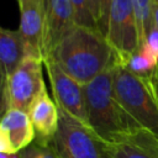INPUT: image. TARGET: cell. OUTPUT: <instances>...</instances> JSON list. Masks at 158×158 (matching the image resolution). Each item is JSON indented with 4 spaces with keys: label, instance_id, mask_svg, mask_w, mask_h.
<instances>
[{
    "label": "cell",
    "instance_id": "cell-7",
    "mask_svg": "<svg viewBox=\"0 0 158 158\" xmlns=\"http://www.w3.org/2000/svg\"><path fill=\"white\" fill-rule=\"evenodd\" d=\"M43 64L49 78L57 106L83 123L88 125L84 85L67 74L53 59L47 57L43 59Z\"/></svg>",
    "mask_w": 158,
    "mask_h": 158
},
{
    "label": "cell",
    "instance_id": "cell-25",
    "mask_svg": "<svg viewBox=\"0 0 158 158\" xmlns=\"http://www.w3.org/2000/svg\"><path fill=\"white\" fill-rule=\"evenodd\" d=\"M43 5H44V9H46V12H47V9H48V5H49V0H43Z\"/></svg>",
    "mask_w": 158,
    "mask_h": 158
},
{
    "label": "cell",
    "instance_id": "cell-21",
    "mask_svg": "<svg viewBox=\"0 0 158 158\" xmlns=\"http://www.w3.org/2000/svg\"><path fill=\"white\" fill-rule=\"evenodd\" d=\"M0 152H7V153H16L12 148V144L10 142V138L6 133V131L0 125Z\"/></svg>",
    "mask_w": 158,
    "mask_h": 158
},
{
    "label": "cell",
    "instance_id": "cell-20",
    "mask_svg": "<svg viewBox=\"0 0 158 158\" xmlns=\"http://www.w3.org/2000/svg\"><path fill=\"white\" fill-rule=\"evenodd\" d=\"M89 6L91 10V14L96 21L98 28L101 32V25H102V0H88Z\"/></svg>",
    "mask_w": 158,
    "mask_h": 158
},
{
    "label": "cell",
    "instance_id": "cell-12",
    "mask_svg": "<svg viewBox=\"0 0 158 158\" xmlns=\"http://www.w3.org/2000/svg\"><path fill=\"white\" fill-rule=\"evenodd\" d=\"M106 147L110 158H158V144L146 131L126 142L106 143Z\"/></svg>",
    "mask_w": 158,
    "mask_h": 158
},
{
    "label": "cell",
    "instance_id": "cell-14",
    "mask_svg": "<svg viewBox=\"0 0 158 158\" xmlns=\"http://www.w3.org/2000/svg\"><path fill=\"white\" fill-rule=\"evenodd\" d=\"M131 73L138 77H149L157 68H158V60L152 54L147 44L139 46L138 51L126 62L125 65Z\"/></svg>",
    "mask_w": 158,
    "mask_h": 158
},
{
    "label": "cell",
    "instance_id": "cell-9",
    "mask_svg": "<svg viewBox=\"0 0 158 158\" xmlns=\"http://www.w3.org/2000/svg\"><path fill=\"white\" fill-rule=\"evenodd\" d=\"M74 26V12L70 0H49L43 36V59Z\"/></svg>",
    "mask_w": 158,
    "mask_h": 158
},
{
    "label": "cell",
    "instance_id": "cell-23",
    "mask_svg": "<svg viewBox=\"0 0 158 158\" xmlns=\"http://www.w3.org/2000/svg\"><path fill=\"white\" fill-rule=\"evenodd\" d=\"M153 25L158 28V0H153Z\"/></svg>",
    "mask_w": 158,
    "mask_h": 158
},
{
    "label": "cell",
    "instance_id": "cell-19",
    "mask_svg": "<svg viewBox=\"0 0 158 158\" xmlns=\"http://www.w3.org/2000/svg\"><path fill=\"white\" fill-rule=\"evenodd\" d=\"M143 44H147V47L149 48L152 54L158 60V28L156 26H153L151 28V31L148 32L147 40H146V42Z\"/></svg>",
    "mask_w": 158,
    "mask_h": 158
},
{
    "label": "cell",
    "instance_id": "cell-11",
    "mask_svg": "<svg viewBox=\"0 0 158 158\" xmlns=\"http://www.w3.org/2000/svg\"><path fill=\"white\" fill-rule=\"evenodd\" d=\"M1 127L6 131L16 153L35 141V128L28 112L20 109H7L0 118Z\"/></svg>",
    "mask_w": 158,
    "mask_h": 158
},
{
    "label": "cell",
    "instance_id": "cell-22",
    "mask_svg": "<svg viewBox=\"0 0 158 158\" xmlns=\"http://www.w3.org/2000/svg\"><path fill=\"white\" fill-rule=\"evenodd\" d=\"M149 78H151V81H152V84H153V88H154V91H156V94H157V98H158V68L149 75Z\"/></svg>",
    "mask_w": 158,
    "mask_h": 158
},
{
    "label": "cell",
    "instance_id": "cell-1",
    "mask_svg": "<svg viewBox=\"0 0 158 158\" xmlns=\"http://www.w3.org/2000/svg\"><path fill=\"white\" fill-rule=\"evenodd\" d=\"M47 57L81 85L91 81L116 62L114 49L98 28L77 25Z\"/></svg>",
    "mask_w": 158,
    "mask_h": 158
},
{
    "label": "cell",
    "instance_id": "cell-8",
    "mask_svg": "<svg viewBox=\"0 0 158 158\" xmlns=\"http://www.w3.org/2000/svg\"><path fill=\"white\" fill-rule=\"evenodd\" d=\"M20 6V32L25 42L26 56L42 57L46 25L43 0H17Z\"/></svg>",
    "mask_w": 158,
    "mask_h": 158
},
{
    "label": "cell",
    "instance_id": "cell-18",
    "mask_svg": "<svg viewBox=\"0 0 158 158\" xmlns=\"http://www.w3.org/2000/svg\"><path fill=\"white\" fill-rule=\"evenodd\" d=\"M7 110V75L0 64V118Z\"/></svg>",
    "mask_w": 158,
    "mask_h": 158
},
{
    "label": "cell",
    "instance_id": "cell-6",
    "mask_svg": "<svg viewBox=\"0 0 158 158\" xmlns=\"http://www.w3.org/2000/svg\"><path fill=\"white\" fill-rule=\"evenodd\" d=\"M43 67L42 58L26 56L12 74L7 77V109L28 111L32 101L46 86Z\"/></svg>",
    "mask_w": 158,
    "mask_h": 158
},
{
    "label": "cell",
    "instance_id": "cell-4",
    "mask_svg": "<svg viewBox=\"0 0 158 158\" xmlns=\"http://www.w3.org/2000/svg\"><path fill=\"white\" fill-rule=\"evenodd\" d=\"M58 130L51 142L58 158H110L107 147L88 125L59 109Z\"/></svg>",
    "mask_w": 158,
    "mask_h": 158
},
{
    "label": "cell",
    "instance_id": "cell-10",
    "mask_svg": "<svg viewBox=\"0 0 158 158\" xmlns=\"http://www.w3.org/2000/svg\"><path fill=\"white\" fill-rule=\"evenodd\" d=\"M27 112L35 128V141L42 144H49L58 130L59 110L57 104L49 98L47 86L36 96Z\"/></svg>",
    "mask_w": 158,
    "mask_h": 158
},
{
    "label": "cell",
    "instance_id": "cell-17",
    "mask_svg": "<svg viewBox=\"0 0 158 158\" xmlns=\"http://www.w3.org/2000/svg\"><path fill=\"white\" fill-rule=\"evenodd\" d=\"M20 158H58L52 144H42L33 141L30 146L19 152Z\"/></svg>",
    "mask_w": 158,
    "mask_h": 158
},
{
    "label": "cell",
    "instance_id": "cell-13",
    "mask_svg": "<svg viewBox=\"0 0 158 158\" xmlns=\"http://www.w3.org/2000/svg\"><path fill=\"white\" fill-rule=\"evenodd\" d=\"M26 57L25 42L20 30L0 27V64L9 77Z\"/></svg>",
    "mask_w": 158,
    "mask_h": 158
},
{
    "label": "cell",
    "instance_id": "cell-24",
    "mask_svg": "<svg viewBox=\"0 0 158 158\" xmlns=\"http://www.w3.org/2000/svg\"><path fill=\"white\" fill-rule=\"evenodd\" d=\"M0 158H20L19 153H7V152H0Z\"/></svg>",
    "mask_w": 158,
    "mask_h": 158
},
{
    "label": "cell",
    "instance_id": "cell-3",
    "mask_svg": "<svg viewBox=\"0 0 158 158\" xmlns=\"http://www.w3.org/2000/svg\"><path fill=\"white\" fill-rule=\"evenodd\" d=\"M114 90L123 110L158 144V98L151 78L135 75L116 62Z\"/></svg>",
    "mask_w": 158,
    "mask_h": 158
},
{
    "label": "cell",
    "instance_id": "cell-5",
    "mask_svg": "<svg viewBox=\"0 0 158 158\" xmlns=\"http://www.w3.org/2000/svg\"><path fill=\"white\" fill-rule=\"evenodd\" d=\"M105 37L120 65H125L138 51L139 38L132 0H111Z\"/></svg>",
    "mask_w": 158,
    "mask_h": 158
},
{
    "label": "cell",
    "instance_id": "cell-15",
    "mask_svg": "<svg viewBox=\"0 0 158 158\" xmlns=\"http://www.w3.org/2000/svg\"><path fill=\"white\" fill-rule=\"evenodd\" d=\"M133 14L138 30L139 46H142L153 25V0H132Z\"/></svg>",
    "mask_w": 158,
    "mask_h": 158
},
{
    "label": "cell",
    "instance_id": "cell-16",
    "mask_svg": "<svg viewBox=\"0 0 158 158\" xmlns=\"http://www.w3.org/2000/svg\"><path fill=\"white\" fill-rule=\"evenodd\" d=\"M74 12V22L77 26L98 28L96 21L91 14L88 0H70ZM99 30V28H98Z\"/></svg>",
    "mask_w": 158,
    "mask_h": 158
},
{
    "label": "cell",
    "instance_id": "cell-2",
    "mask_svg": "<svg viewBox=\"0 0 158 158\" xmlns=\"http://www.w3.org/2000/svg\"><path fill=\"white\" fill-rule=\"evenodd\" d=\"M116 62L84 85L88 126L107 144L130 141L143 131L123 110L115 95Z\"/></svg>",
    "mask_w": 158,
    "mask_h": 158
}]
</instances>
